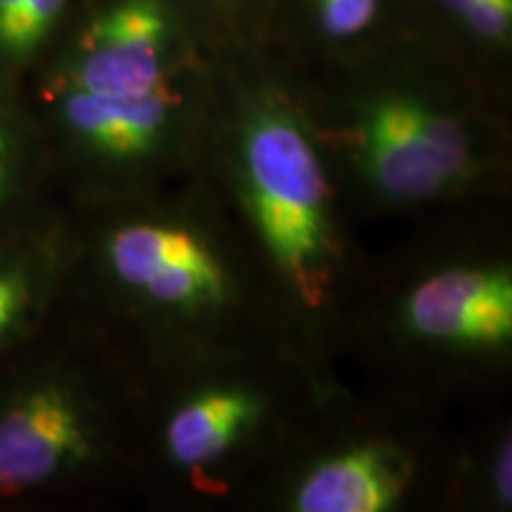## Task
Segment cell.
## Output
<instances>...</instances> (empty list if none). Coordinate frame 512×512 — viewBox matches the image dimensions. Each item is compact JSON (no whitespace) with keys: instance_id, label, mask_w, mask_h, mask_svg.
Masks as SVG:
<instances>
[{"instance_id":"obj_1","label":"cell","mask_w":512,"mask_h":512,"mask_svg":"<svg viewBox=\"0 0 512 512\" xmlns=\"http://www.w3.org/2000/svg\"><path fill=\"white\" fill-rule=\"evenodd\" d=\"M242 178L256 228L290 285L318 306L330 285L328 178L292 117L264 112L242 138Z\"/></svg>"},{"instance_id":"obj_2","label":"cell","mask_w":512,"mask_h":512,"mask_svg":"<svg viewBox=\"0 0 512 512\" xmlns=\"http://www.w3.org/2000/svg\"><path fill=\"white\" fill-rule=\"evenodd\" d=\"M93 456L91 413L69 382L38 377L0 399V503L62 482Z\"/></svg>"},{"instance_id":"obj_3","label":"cell","mask_w":512,"mask_h":512,"mask_svg":"<svg viewBox=\"0 0 512 512\" xmlns=\"http://www.w3.org/2000/svg\"><path fill=\"white\" fill-rule=\"evenodd\" d=\"M358 164L382 195L430 200L470 171V138L444 112L408 98H387L361 121Z\"/></svg>"},{"instance_id":"obj_4","label":"cell","mask_w":512,"mask_h":512,"mask_svg":"<svg viewBox=\"0 0 512 512\" xmlns=\"http://www.w3.org/2000/svg\"><path fill=\"white\" fill-rule=\"evenodd\" d=\"M166 15L159 0H121L95 17L67 72V88L138 98L164 86Z\"/></svg>"},{"instance_id":"obj_5","label":"cell","mask_w":512,"mask_h":512,"mask_svg":"<svg viewBox=\"0 0 512 512\" xmlns=\"http://www.w3.org/2000/svg\"><path fill=\"white\" fill-rule=\"evenodd\" d=\"M112 273L131 290L166 306L219 304L226 273L211 249L185 228L131 223L114 230L105 247Z\"/></svg>"},{"instance_id":"obj_6","label":"cell","mask_w":512,"mask_h":512,"mask_svg":"<svg viewBox=\"0 0 512 512\" xmlns=\"http://www.w3.org/2000/svg\"><path fill=\"white\" fill-rule=\"evenodd\" d=\"M415 335L460 347H503L512 337V280L489 268H448L406 302Z\"/></svg>"},{"instance_id":"obj_7","label":"cell","mask_w":512,"mask_h":512,"mask_svg":"<svg viewBox=\"0 0 512 512\" xmlns=\"http://www.w3.org/2000/svg\"><path fill=\"white\" fill-rule=\"evenodd\" d=\"M171 98L166 86L138 98H112L76 88H64L57 100V117L64 131L86 152L105 159L145 155L162 138L169 124Z\"/></svg>"},{"instance_id":"obj_8","label":"cell","mask_w":512,"mask_h":512,"mask_svg":"<svg viewBox=\"0 0 512 512\" xmlns=\"http://www.w3.org/2000/svg\"><path fill=\"white\" fill-rule=\"evenodd\" d=\"M408 463L394 448L361 446L313 467L294 496L299 512H382L399 501Z\"/></svg>"},{"instance_id":"obj_9","label":"cell","mask_w":512,"mask_h":512,"mask_svg":"<svg viewBox=\"0 0 512 512\" xmlns=\"http://www.w3.org/2000/svg\"><path fill=\"white\" fill-rule=\"evenodd\" d=\"M259 403L238 389H214L185 403L169 422L166 446L178 465L202 467L226 456L254 425Z\"/></svg>"},{"instance_id":"obj_10","label":"cell","mask_w":512,"mask_h":512,"mask_svg":"<svg viewBox=\"0 0 512 512\" xmlns=\"http://www.w3.org/2000/svg\"><path fill=\"white\" fill-rule=\"evenodd\" d=\"M41 275L27 254L0 249V354L22 335L36 313Z\"/></svg>"},{"instance_id":"obj_11","label":"cell","mask_w":512,"mask_h":512,"mask_svg":"<svg viewBox=\"0 0 512 512\" xmlns=\"http://www.w3.org/2000/svg\"><path fill=\"white\" fill-rule=\"evenodd\" d=\"M62 8L64 0H0V48L10 55L34 50Z\"/></svg>"},{"instance_id":"obj_12","label":"cell","mask_w":512,"mask_h":512,"mask_svg":"<svg viewBox=\"0 0 512 512\" xmlns=\"http://www.w3.org/2000/svg\"><path fill=\"white\" fill-rule=\"evenodd\" d=\"M446 5L477 36L501 41L510 34L512 0H446Z\"/></svg>"},{"instance_id":"obj_13","label":"cell","mask_w":512,"mask_h":512,"mask_svg":"<svg viewBox=\"0 0 512 512\" xmlns=\"http://www.w3.org/2000/svg\"><path fill=\"white\" fill-rule=\"evenodd\" d=\"M380 0H318V17L325 34L349 38L373 24Z\"/></svg>"},{"instance_id":"obj_14","label":"cell","mask_w":512,"mask_h":512,"mask_svg":"<svg viewBox=\"0 0 512 512\" xmlns=\"http://www.w3.org/2000/svg\"><path fill=\"white\" fill-rule=\"evenodd\" d=\"M22 174V145L15 128L0 114V211L15 197Z\"/></svg>"},{"instance_id":"obj_15","label":"cell","mask_w":512,"mask_h":512,"mask_svg":"<svg viewBox=\"0 0 512 512\" xmlns=\"http://www.w3.org/2000/svg\"><path fill=\"white\" fill-rule=\"evenodd\" d=\"M496 489H498V498H501L503 503H510V444H505L501 456H498Z\"/></svg>"}]
</instances>
